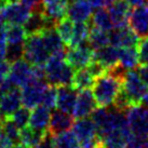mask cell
<instances>
[{"label":"cell","mask_w":148,"mask_h":148,"mask_svg":"<svg viewBox=\"0 0 148 148\" xmlns=\"http://www.w3.org/2000/svg\"><path fill=\"white\" fill-rule=\"evenodd\" d=\"M138 50V56H140V63L142 65L148 64V36L142 38L140 43L137 45Z\"/></svg>","instance_id":"cell-39"},{"label":"cell","mask_w":148,"mask_h":148,"mask_svg":"<svg viewBox=\"0 0 148 148\" xmlns=\"http://www.w3.org/2000/svg\"><path fill=\"white\" fill-rule=\"evenodd\" d=\"M32 11L24 4L18 2H12L4 5L0 10V16L8 25H24L28 20Z\"/></svg>","instance_id":"cell-7"},{"label":"cell","mask_w":148,"mask_h":148,"mask_svg":"<svg viewBox=\"0 0 148 148\" xmlns=\"http://www.w3.org/2000/svg\"><path fill=\"white\" fill-rule=\"evenodd\" d=\"M95 78L92 76L88 68H80V69H76L74 74V78H73V83L71 86L75 88L77 91L86 90V89H91L94 86Z\"/></svg>","instance_id":"cell-26"},{"label":"cell","mask_w":148,"mask_h":148,"mask_svg":"<svg viewBox=\"0 0 148 148\" xmlns=\"http://www.w3.org/2000/svg\"><path fill=\"white\" fill-rule=\"evenodd\" d=\"M92 4L89 0H70L67 5V17L73 22H86L92 15Z\"/></svg>","instance_id":"cell-14"},{"label":"cell","mask_w":148,"mask_h":148,"mask_svg":"<svg viewBox=\"0 0 148 148\" xmlns=\"http://www.w3.org/2000/svg\"><path fill=\"white\" fill-rule=\"evenodd\" d=\"M86 68H88V70L92 74V76H93L95 79L101 77V76H103V75H105L107 73L106 68H105L101 63H99L97 61H94V60L86 66Z\"/></svg>","instance_id":"cell-40"},{"label":"cell","mask_w":148,"mask_h":148,"mask_svg":"<svg viewBox=\"0 0 148 148\" xmlns=\"http://www.w3.org/2000/svg\"><path fill=\"white\" fill-rule=\"evenodd\" d=\"M8 1V3H12V2H18L20 0H7Z\"/></svg>","instance_id":"cell-55"},{"label":"cell","mask_w":148,"mask_h":148,"mask_svg":"<svg viewBox=\"0 0 148 148\" xmlns=\"http://www.w3.org/2000/svg\"><path fill=\"white\" fill-rule=\"evenodd\" d=\"M89 34H90V24H86V22H75L73 40L69 47H77L88 40Z\"/></svg>","instance_id":"cell-32"},{"label":"cell","mask_w":148,"mask_h":148,"mask_svg":"<svg viewBox=\"0 0 148 148\" xmlns=\"http://www.w3.org/2000/svg\"><path fill=\"white\" fill-rule=\"evenodd\" d=\"M10 119L12 120L13 122L15 123L20 130L24 129V127H27V124L29 123V119H30V111H29V108L27 107H21L18 108L14 114L9 117Z\"/></svg>","instance_id":"cell-36"},{"label":"cell","mask_w":148,"mask_h":148,"mask_svg":"<svg viewBox=\"0 0 148 148\" xmlns=\"http://www.w3.org/2000/svg\"><path fill=\"white\" fill-rule=\"evenodd\" d=\"M4 78H2V77H1V76H0V84H1V82H2V80H3Z\"/></svg>","instance_id":"cell-57"},{"label":"cell","mask_w":148,"mask_h":148,"mask_svg":"<svg viewBox=\"0 0 148 148\" xmlns=\"http://www.w3.org/2000/svg\"><path fill=\"white\" fill-rule=\"evenodd\" d=\"M90 3L92 4L93 8H103L104 5H106V0H89Z\"/></svg>","instance_id":"cell-47"},{"label":"cell","mask_w":148,"mask_h":148,"mask_svg":"<svg viewBox=\"0 0 148 148\" xmlns=\"http://www.w3.org/2000/svg\"><path fill=\"white\" fill-rule=\"evenodd\" d=\"M94 50L92 49L89 41L86 40L77 47H68L66 52V61L75 69L84 68L93 61Z\"/></svg>","instance_id":"cell-6"},{"label":"cell","mask_w":148,"mask_h":148,"mask_svg":"<svg viewBox=\"0 0 148 148\" xmlns=\"http://www.w3.org/2000/svg\"><path fill=\"white\" fill-rule=\"evenodd\" d=\"M133 136L130 127H124L121 129H117L115 131L107 134L103 140L102 144L105 148H124L127 140Z\"/></svg>","instance_id":"cell-19"},{"label":"cell","mask_w":148,"mask_h":148,"mask_svg":"<svg viewBox=\"0 0 148 148\" xmlns=\"http://www.w3.org/2000/svg\"><path fill=\"white\" fill-rule=\"evenodd\" d=\"M96 101H95L93 91L90 89L79 91L76 105L73 110V116L76 119H81L90 116L96 108Z\"/></svg>","instance_id":"cell-11"},{"label":"cell","mask_w":148,"mask_h":148,"mask_svg":"<svg viewBox=\"0 0 148 148\" xmlns=\"http://www.w3.org/2000/svg\"><path fill=\"white\" fill-rule=\"evenodd\" d=\"M95 148H105V147L103 146V144H99V146H97V147H95Z\"/></svg>","instance_id":"cell-56"},{"label":"cell","mask_w":148,"mask_h":148,"mask_svg":"<svg viewBox=\"0 0 148 148\" xmlns=\"http://www.w3.org/2000/svg\"><path fill=\"white\" fill-rule=\"evenodd\" d=\"M24 58L32 65H43L50 58L41 34L28 35L24 42Z\"/></svg>","instance_id":"cell-3"},{"label":"cell","mask_w":148,"mask_h":148,"mask_svg":"<svg viewBox=\"0 0 148 148\" xmlns=\"http://www.w3.org/2000/svg\"><path fill=\"white\" fill-rule=\"evenodd\" d=\"M24 42L23 43H8L5 51V60L13 64L24 58Z\"/></svg>","instance_id":"cell-35"},{"label":"cell","mask_w":148,"mask_h":148,"mask_svg":"<svg viewBox=\"0 0 148 148\" xmlns=\"http://www.w3.org/2000/svg\"><path fill=\"white\" fill-rule=\"evenodd\" d=\"M27 33L21 25H8L7 26V38L8 43H23L27 38Z\"/></svg>","instance_id":"cell-33"},{"label":"cell","mask_w":148,"mask_h":148,"mask_svg":"<svg viewBox=\"0 0 148 148\" xmlns=\"http://www.w3.org/2000/svg\"><path fill=\"white\" fill-rule=\"evenodd\" d=\"M2 130H3L4 135L8 136L12 140L13 144H21V130L15 125V123L9 117H5L2 121Z\"/></svg>","instance_id":"cell-34"},{"label":"cell","mask_w":148,"mask_h":148,"mask_svg":"<svg viewBox=\"0 0 148 148\" xmlns=\"http://www.w3.org/2000/svg\"><path fill=\"white\" fill-rule=\"evenodd\" d=\"M119 63L125 67L127 70L135 69L138 63H140V56H138V50L136 47L132 48H120L119 49Z\"/></svg>","instance_id":"cell-28"},{"label":"cell","mask_w":148,"mask_h":148,"mask_svg":"<svg viewBox=\"0 0 148 148\" xmlns=\"http://www.w3.org/2000/svg\"><path fill=\"white\" fill-rule=\"evenodd\" d=\"M54 148H81L80 142L74 132L66 131L53 136Z\"/></svg>","instance_id":"cell-29"},{"label":"cell","mask_w":148,"mask_h":148,"mask_svg":"<svg viewBox=\"0 0 148 148\" xmlns=\"http://www.w3.org/2000/svg\"><path fill=\"white\" fill-rule=\"evenodd\" d=\"M24 28L27 35L41 34L43 30H45L48 26H47V17L43 12L33 11L30 13L28 20L24 24Z\"/></svg>","instance_id":"cell-24"},{"label":"cell","mask_w":148,"mask_h":148,"mask_svg":"<svg viewBox=\"0 0 148 148\" xmlns=\"http://www.w3.org/2000/svg\"><path fill=\"white\" fill-rule=\"evenodd\" d=\"M47 131L34 129L30 125L21 130V144L26 148H36L41 143Z\"/></svg>","instance_id":"cell-25"},{"label":"cell","mask_w":148,"mask_h":148,"mask_svg":"<svg viewBox=\"0 0 148 148\" xmlns=\"http://www.w3.org/2000/svg\"><path fill=\"white\" fill-rule=\"evenodd\" d=\"M41 35L45 47L51 55H61V56L66 58V52H67L68 47L63 42L62 38L60 37L56 29H45L41 33Z\"/></svg>","instance_id":"cell-15"},{"label":"cell","mask_w":148,"mask_h":148,"mask_svg":"<svg viewBox=\"0 0 148 148\" xmlns=\"http://www.w3.org/2000/svg\"><path fill=\"white\" fill-rule=\"evenodd\" d=\"M137 71H138V74H140V78L143 79V81L148 86V64L140 65V67H138Z\"/></svg>","instance_id":"cell-44"},{"label":"cell","mask_w":148,"mask_h":148,"mask_svg":"<svg viewBox=\"0 0 148 148\" xmlns=\"http://www.w3.org/2000/svg\"><path fill=\"white\" fill-rule=\"evenodd\" d=\"M146 7V11H147V14H148V5H145Z\"/></svg>","instance_id":"cell-58"},{"label":"cell","mask_w":148,"mask_h":148,"mask_svg":"<svg viewBox=\"0 0 148 148\" xmlns=\"http://www.w3.org/2000/svg\"><path fill=\"white\" fill-rule=\"evenodd\" d=\"M129 26L140 38L148 36V14L146 7H136L131 11L129 17Z\"/></svg>","instance_id":"cell-13"},{"label":"cell","mask_w":148,"mask_h":148,"mask_svg":"<svg viewBox=\"0 0 148 148\" xmlns=\"http://www.w3.org/2000/svg\"><path fill=\"white\" fill-rule=\"evenodd\" d=\"M116 1H118V0H106V5L108 7V5L112 4L114 2H116Z\"/></svg>","instance_id":"cell-50"},{"label":"cell","mask_w":148,"mask_h":148,"mask_svg":"<svg viewBox=\"0 0 148 148\" xmlns=\"http://www.w3.org/2000/svg\"><path fill=\"white\" fill-rule=\"evenodd\" d=\"M93 60L101 63L108 69L119 62V48L112 45H107L101 49L94 50Z\"/></svg>","instance_id":"cell-21"},{"label":"cell","mask_w":148,"mask_h":148,"mask_svg":"<svg viewBox=\"0 0 148 148\" xmlns=\"http://www.w3.org/2000/svg\"><path fill=\"white\" fill-rule=\"evenodd\" d=\"M147 1H148V0H147Z\"/></svg>","instance_id":"cell-59"},{"label":"cell","mask_w":148,"mask_h":148,"mask_svg":"<svg viewBox=\"0 0 148 148\" xmlns=\"http://www.w3.org/2000/svg\"><path fill=\"white\" fill-rule=\"evenodd\" d=\"M122 88L127 92L133 105L140 104L143 96L148 91V86L143 81L138 71H135V69L127 70L122 82Z\"/></svg>","instance_id":"cell-5"},{"label":"cell","mask_w":148,"mask_h":148,"mask_svg":"<svg viewBox=\"0 0 148 148\" xmlns=\"http://www.w3.org/2000/svg\"><path fill=\"white\" fill-rule=\"evenodd\" d=\"M8 4V1L7 0H0V10L3 8L4 5H7Z\"/></svg>","instance_id":"cell-49"},{"label":"cell","mask_w":148,"mask_h":148,"mask_svg":"<svg viewBox=\"0 0 148 148\" xmlns=\"http://www.w3.org/2000/svg\"><path fill=\"white\" fill-rule=\"evenodd\" d=\"M56 102H58V86L49 84L43 92L41 105L49 108L50 110H53L56 107Z\"/></svg>","instance_id":"cell-37"},{"label":"cell","mask_w":148,"mask_h":148,"mask_svg":"<svg viewBox=\"0 0 148 148\" xmlns=\"http://www.w3.org/2000/svg\"><path fill=\"white\" fill-rule=\"evenodd\" d=\"M9 78L13 81V83L18 88V86H27L29 83L36 82L35 76H34L33 66L30 63L24 60H20L14 62L11 65V70H10V75Z\"/></svg>","instance_id":"cell-8"},{"label":"cell","mask_w":148,"mask_h":148,"mask_svg":"<svg viewBox=\"0 0 148 148\" xmlns=\"http://www.w3.org/2000/svg\"><path fill=\"white\" fill-rule=\"evenodd\" d=\"M75 118L71 114L65 112L58 109L54 110L51 114V120H50L48 131L53 136L58 135L63 132L68 131L69 129L73 127L75 123Z\"/></svg>","instance_id":"cell-12"},{"label":"cell","mask_w":148,"mask_h":148,"mask_svg":"<svg viewBox=\"0 0 148 148\" xmlns=\"http://www.w3.org/2000/svg\"><path fill=\"white\" fill-rule=\"evenodd\" d=\"M13 146H14V144L8 136L4 135V134L0 136V148H12Z\"/></svg>","instance_id":"cell-45"},{"label":"cell","mask_w":148,"mask_h":148,"mask_svg":"<svg viewBox=\"0 0 148 148\" xmlns=\"http://www.w3.org/2000/svg\"><path fill=\"white\" fill-rule=\"evenodd\" d=\"M21 105L22 93L17 88L0 95V110L2 111L4 117H10L18 108H21Z\"/></svg>","instance_id":"cell-18"},{"label":"cell","mask_w":148,"mask_h":148,"mask_svg":"<svg viewBox=\"0 0 148 148\" xmlns=\"http://www.w3.org/2000/svg\"><path fill=\"white\" fill-rule=\"evenodd\" d=\"M12 148H26L25 146H23L22 144H18V145H14Z\"/></svg>","instance_id":"cell-52"},{"label":"cell","mask_w":148,"mask_h":148,"mask_svg":"<svg viewBox=\"0 0 148 148\" xmlns=\"http://www.w3.org/2000/svg\"><path fill=\"white\" fill-rule=\"evenodd\" d=\"M36 148H54L53 135H52L49 131H47L45 136L43 137V140H41V143L38 145Z\"/></svg>","instance_id":"cell-42"},{"label":"cell","mask_w":148,"mask_h":148,"mask_svg":"<svg viewBox=\"0 0 148 148\" xmlns=\"http://www.w3.org/2000/svg\"><path fill=\"white\" fill-rule=\"evenodd\" d=\"M90 25L99 29H102L104 32H107V33L115 27L108 10H105L103 8H99L92 14Z\"/></svg>","instance_id":"cell-27"},{"label":"cell","mask_w":148,"mask_h":148,"mask_svg":"<svg viewBox=\"0 0 148 148\" xmlns=\"http://www.w3.org/2000/svg\"><path fill=\"white\" fill-rule=\"evenodd\" d=\"M132 105H133V104H132L131 99L127 96V92H125V91L123 90V88H122V89L119 91V93L117 94V96H116L112 106L116 107L118 110L125 112Z\"/></svg>","instance_id":"cell-38"},{"label":"cell","mask_w":148,"mask_h":148,"mask_svg":"<svg viewBox=\"0 0 148 148\" xmlns=\"http://www.w3.org/2000/svg\"><path fill=\"white\" fill-rule=\"evenodd\" d=\"M73 132L75 133V135L77 136L79 142L91 140V138L99 136L96 125L93 122V120L88 117L77 119V121H75L74 125H73Z\"/></svg>","instance_id":"cell-20"},{"label":"cell","mask_w":148,"mask_h":148,"mask_svg":"<svg viewBox=\"0 0 148 148\" xmlns=\"http://www.w3.org/2000/svg\"><path fill=\"white\" fill-rule=\"evenodd\" d=\"M88 41H89V43H90V45L92 47L93 50L101 49L105 45H109L108 33L90 25V34H89Z\"/></svg>","instance_id":"cell-30"},{"label":"cell","mask_w":148,"mask_h":148,"mask_svg":"<svg viewBox=\"0 0 148 148\" xmlns=\"http://www.w3.org/2000/svg\"><path fill=\"white\" fill-rule=\"evenodd\" d=\"M10 70H11V63H9L7 60L0 61V76L2 78L8 77L10 75Z\"/></svg>","instance_id":"cell-43"},{"label":"cell","mask_w":148,"mask_h":148,"mask_svg":"<svg viewBox=\"0 0 148 148\" xmlns=\"http://www.w3.org/2000/svg\"><path fill=\"white\" fill-rule=\"evenodd\" d=\"M124 148H148V138L133 135L127 140Z\"/></svg>","instance_id":"cell-41"},{"label":"cell","mask_w":148,"mask_h":148,"mask_svg":"<svg viewBox=\"0 0 148 148\" xmlns=\"http://www.w3.org/2000/svg\"><path fill=\"white\" fill-rule=\"evenodd\" d=\"M127 123L133 135L148 138V108L142 104L132 105L127 111Z\"/></svg>","instance_id":"cell-4"},{"label":"cell","mask_w":148,"mask_h":148,"mask_svg":"<svg viewBox=\"0 0 148 148\" xmlns=\"http://www.w3.org/2000/svg\"><path fill=\"white\" fill-rule=\"evenodd\" d=\"M78 91L71 86H58V102L56 107L60 110L73 115V110L76 105Z\"/></svg>","instance_id":"cell-17"},{"label":"cell","mask_w":148,"mask_h":148,"mask_svg":"<svg viewBox=\"0 0 148 148\" xmlns=\"http://www.w3.org/2000/svg\"><path fill=\"white\" fill-rule=\"evenodd\" d=\"M74 23L69 17H64L61 21L58 22L55 29L58 33L60 37L62 38L63 42L67 47H69L73 40V34H74Z\"/></svg>","instance_id":"cell-31"},{"label":"cell","mask_w":148,"mask_h":148,"mask_svg":"<svg viewBox=\"0 0 148 148\" xmlns=\"http://www.w3.org/2000/svg\"><path fill=\"white\" fill-rule=\"evenodd\" d=\"M49 83L47 81H36L29 83L22 88V104L29 109H34L35 107L41 104L42 95Z\"/></svg>","instance_id":"cell-10"},{"label":"cell","mask_w":148,"mask_h":148,"mask_svg":"<svg viewBox=\"0 0 148 148\" xmlns=\"http://www.w3.org/2000/svg\"><path fill=\"white\" fill-rule=\"evenodd\" d=\"M3 134V130H2V122L0 123V136Z\"/></svg>","instance_id":"cell-54"},{"label":"cell","mask_w":148,"mask_h":148,"mask_svg":"<svg viewBox=\"0 0 148 148\" xmlns=\"http://www.w3.org/2000/svg\"><path fill=\"white\" fill-rule=\"evenodd\" d=\"M50 120H51L50 109L40 104L37 107H35L33 111L30 112L29 125L34 129H37V130L48 131Z\"/></svg>","instance_id":"cell-23"},{"label":"cell","mask_w":148,"mask_h":148,"mask_svg":"<svg viewBox=\"0 0 148 148\" xmlns=\"http://www.w3.org/2000/svg\"><path fill=\"white\" fill-rule=\"evenodd\" d=\"M69 0H43V14L54 21H61L67 16Z\"/></svg>","instance_id":"cell-22"},{"label":"cell","mask_w":148,"mask_h":148,"mask_svg":"<svg viewBox=\"0 0 148 148\" xmlns=\"http://www.w3.org/2000/svg\"><path fill=\"white\" fill-rule=\"evenodd\" d=\"M4 25H5L4 24V22L2 21V18H1V16H0V28H1V27H3Z\"/></svg>","instance_id":"cell-53"},{"label":"cell","mask_w":148,"mask_h":148,"mask_svg":"<svg viewBox=\"0 0 148 148\" xmlns=\"http://www.w3.org/2000/svg\"><path fill=\"white\" fill-rule=\"evenodd\" d=\"M4 118H5V117H4V116H3V114H2V111L0 110V123H1L2 121H3Z\"/></svg>","instance_id":"cell-51"},{"label":"cell","mask_w":148,"mask_h":148,"mask_svg":"<svg viewBox=\"0 0 148 148\" xmlns=\"http://www.w3.org/2000/svg\"><path fill=\"white\" fill-rule=\"evenodd\" d=\"M127 3L130 4L133 8H136V7H142V5H145L146 1L147 0H125Z\"/></svg>","instance_id":"cell-46"},{"label":"cell","mask_w":148,"mask_h":148,"mask_svg":"<svg viewBox=\"0 0 148 148\" xmlns=\"http://www.w3.org/2000/svg\"><path fill=\"white\" fill-rule=\"evenodd\" d=\"M75 68L61 55H51L45 63V79L51 86H71Z\"/></svg>","instance_id":"cell-1"},{"label":"cell","mask_w":148,"mask_h":148,"mask_svg":"<svg viewBox=\"0 0 148 148\" xmlns=\"http://www.w3.org/2000/svg\"><path fill=\"white\" fill-rule=\"evenodd\" d=\"M131 11V5L125 0H118L108 5V12L110 14L115 27L127 26Z\"/></svg>","instance_id":"cell-16"},{"label":"cell","mask_w":148,"mask_h":148,"mask_svg":"<svg viewBox=\"0 0 148 148\" xmlns=\"http://www.w3.org/2000/svg\"><path fill=\"white\" fill-rule=\"evenodd\" d=\"M140 104H142L143 106L147 107L148 108V91L146 92V94L143 96V99H142V101H140Z\"/></svg>","instance_id":"cell-48"},{"label":"cell","mask_w":148,"mask_h":148,"mask_svg":"<svg viewBox=\"0 0 148 148\" xmlns=\"http://www.w3.org/2000/svg\"><path fill=\"white\" fill-rule=\"evenodd\" d=\"M122 89V82L112 76L105 74L95 79L93 94L97 106L108 107L114 104L117 94Z\"/></svg>","instance_id":"cell-2"},{"label":"cell","mask_w":148,"mask_h":148,"mask_svg":"<svg viewBox=\"0 0 148 148\" xmlns=\"http://www.w3.org/2000/svg\"><path fill=\"white\" fill-rule=\"evenodd\" d=\"M108 37L109 43L117 48H132L140 43V37L129 26L114 27L108 32Z\"/></svg>","instance_id":"cell-9"}]
</instances>
